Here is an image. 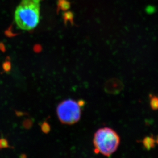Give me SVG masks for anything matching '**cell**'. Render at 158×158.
<instances>
[{"mask_svg":"<svg viewBox=\"0 0 158 158\" xmlns=\"http://www.w3.org/2000/svg\"><path fill=\"white\" fill-rule=\"evenodd\" d=\"M40 1H21L15 14V20L18 28L29 31L37 26L40 19Z\"/></svg>","mask_w":158,"mask_h":158,"instance_id":"6da1fadb","label":"cell"},{"mask_svg":"<svg viewBox=\"0 0 158 158\" xmlns=\"http://www.w3.org/2000/svg\"><path fill=\"white\" fill-rule=\"evenodd\" d=\"M120 143V138L119 135L110 127L99 128L94 134L93 144L96 154L110 157L117 150Z\"/></svg>","mask_w":158,"mask_h":158,"instance_id":"7a4b0ae2","label":"cell"},{"mask_svg":"<svg viewBox=\"0 0 158 158\" xmlns=\"http://www.w3.org/2000/svg\"><path fill=\"white\" fill-rule=\"evenodd\" d=\"M57 115L61 123L71 125L81 119V107L75 100L68 99L61 102L57 106Z\"/></svg>","mask_w":158,"mask_h":158,"instance_id":"3957f363","label":"cell"},{"mask_svg":"<svg viewBox=\"0 0 158 158\" xmlns=\"http://www.w3.org/2000/svg\"><path fill=\"white\" fill-rule=\"evenodd\" d=\"M123 87V84L120 79L114 78L106 81L104 89L109 94H118L121 92Z\"/></svg>","mask_w":158,"mask_h":158,"instance_id":"277c9868","label":"cell"},{"mask_svg":"<svg viewBox=\"0 0 158 158\" xmlns=\"http://www.w3.org/2000/svg\"><path fill=\"white\" fill-rule=\"evenodd\" d=\"M142 144L145 149L148 151L151 150L155 146L156 140L152 136H147L141 141Z\"/></svg>","mask_w":158,"mask_h":158,"instance_id":"5b68a950","label":"cell"},{"mask_svg":"<svg viewBox=\"0 0 158 158\" xmlns=\"http://www.w3.org/2000/svg\"><path fill=\"white\" fill-rule=\"evenodd\" d=\"M149 98H150V105H151V109L154 110H158V96L150 95Z\"/></svg>","mask_w":158,"mask_h":158,"instance_id":"8992f818","label":"cell"},{"mask_svg":"<svg viewBox=\"0 0 158 158\" xmlns=\"http://www.w3.org/2000/svg\"><path fill=\"white\" fill-rule=\"evenodd\" d=\"M58 6L60 10H68L70 8V3L67 0H60Z\"/></svg>","mask_w":158,"mask_h":158,"instance_id":"52a82bcc","label":"cell"},{"mask_svg":"<svg viewBox=\"0 0 158 158\" xmlns=\"http://www.w3.org/2000/svg\"><path fill=\"white\" fill-rule=\"evenodd\" d=\"M64 21H65V23H67V22H70L71 23H73V14L72 12L71 11H67V12H65L64 15Z\"/></svg>","mask_w":158,"mask_h":158,"instance_id":"ba28073f","label":"cell"},{"mask_svg":"<svg viewBox=\"0 0 158 158\" xmlns=\"http://www.w3.org/2000/svg\"><path fill=\"white\" fill-rule=\"evenodd\" d=\"M41 130H42V131L45 134H48L49 133V131L51 130V127H50L49 124L47 122H44L41 125Z\"/></svg>","mask_w":158,"mask_h":158,"instance_id":"9c48e42d","label":"cell"},{"mask_svg":"<svg viewBox=\"0 0 158 158\" xmlns=\"http://www.w3.org/2000/svg\"><path fill=\"white\" fill-rule=\"evenodd\" d=\"M9 148L8 142L5 138L0 139V149Z\"/></svg>","mask_w":158,"mask_h":158,"instance_id":"30bf717a","label":"cell"},{"mask_svg":"<svg viewBox=\"0 0 158 158\" xmlns=\"http://www.w3.org/2000/svg\"><path fill=\"white\" fill-rule=\"evenodd\" d=\"M3 69L4 71L8 72L10 71L11 68V64L10 61H6L4 63H3Z\"/></svg>","mask_w":158,"mask_h":158,"instance_id":"8fae6325","label":"cell"},{"mask_svg":"<svg viewBox=\"0 0 158 158\" xmlns=\"http://www.w3.org/2000/svg\"><path fill=\"white\" fill-rule=\"evenodd\" d=\"M23 125L24 127L26 128H30V127H31L32 125V121L31 120H26L24 121L23 123Z\"/></svg>","mask_w":158,"mask_h":158,"instance_id":"7c38bea8","label":"cell"},{"mask_svg":"<svg viewBox=\"0 0 158 158\" xmlns=\"http://www.w3.org/2000/svg\"><path fill=\"white\" fill-rule=\"evenodd\" d=\"M41 47H40V46H39V45H36L35 47V48H34V49H35V51L36 52H40V50H41Z\"/></svg>","mask_w":158,"mask_h":158,"instance_id":"4fadbf2b","label":"cell"},{"mask_svg":"<svg viewBox=\"0 0 158 158\" xmlns=\"http://www.w3.org/2000/svg\"><path fill=\"white\" fill-rule=\"evenodd\" d=\"M77 102L81 107H82V106H85V102L84 100H79Z\"/></svg>","mask_w":158,"mask_h":158,"instance_id":"5bb4252c","label":"cell"},{"mask_svg":"<svg viewBox=\"0 0 158 158\" xmlns=\"http://www.w3.org/2000/svg\"><path fill=\"white\" fill-rule=\"evenodd\" d=\"M0 50L3 52H4L5 50L4 45H3V44L0 43Z\"/></svg>","mask_w":158,"mask_h":158,"instance_id":"9a60e30c","label":"cell"},{"mask_svg":"<svg viewBox=\"0 0 158 158\" xmlns=\"http://www.w3.org/2000/svg\"><path fill=\"white\" fill-rule=\"evenodd\" d=\"M156 143H157V144H158V136L157 137V138L155 140Z\"/></svg>","mask_w":158,"mask_h":158,"instance_id":"2e32d148","label":"cell"},{"mask_svg":"<svg viewBox=\"0 0 158 158\" xmlns=\"http://www.w3.org/2000/svg\"><path fill=\"white\" fill-rule=\"evenodd\" d=\"M21 157H22V158H23V157H24V158H26V156L25 155L23 154L22 156H21Z\"/></svg>","mask_w":158,"mask_h":158,"instance_id":"e0dca14e","label":"cell"}]
</instances>
